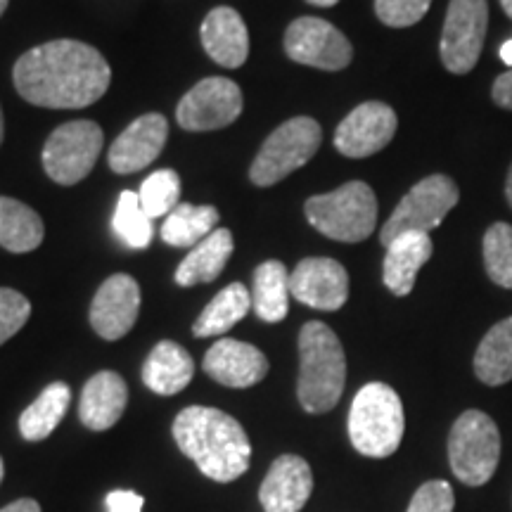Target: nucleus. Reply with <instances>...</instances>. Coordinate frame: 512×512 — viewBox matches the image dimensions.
Listing matches in <instances>:
<instances>
[{"label":"nucleus","mask_w":512,"mask_h":512,"mask_svg":"<svg viewBox=\"0 0 512 512\" xmlns=\"http://www.w3.org/2000/svg\"><path fill=\"white\" fill-rule=\"evenodd\" d=\"M15 86L24 100L50 110H81L107 93L112 69L100 50L72 38L48 41L19 57Z\"/></svg>","instance_id":"f257e3e1"},{"label":"nucleus","mask_w":512,"mask_h":512,"mask_svg":"<svg viewBox=\"0 0 512 512\" xmlns=\"http://www.w3.org/2000/svg\"><path fill=\"white\" fill-rule=\"evenodd\" d=\"M174 439L183 456L214 482H235L249 470L252 444L245 427L219 408H183L174 420Z\"/></svg>","instance_id":"f03ea898"},{"label":"nucleus","mask_w":512,"mask_h":512,"mask_svg":"<svg viewBox=\"0 0 512 512\" xmlns=\"http://www.w3.org/2000/svg\"><path fill=\"white\" fill-rule=\"evenodd\" d=\"M347 382V356L342 342L320 320L299 332V403L306 413H328L342 399Z\"/></svg>","instance_id":"7ed1b4c3"},{"label":"nucleus","mask_w":512,"mask_h":512,"mask_svg":"<svg viewBox=\"0 0 512 512\" xmlns=\"http://www.w3.org/2000/svg\"><path fill=\"white\" fill-rule=\"evenodd\" d=\"M406 418L399 394L389 384L370 382L354 396L349 439L361 456L387 458L401 446Z\"/></svg>","instance_id":"20e7f679"},{"label":"nucleus","mask_w":512,"mask_h":512,"mask_svg":"<svg viewBox=\"0 0 512 512\" xmlns=\"http://www.w3.org/2000/svg\"><path fill=\"white\" fill-rule=\"evenodd\" d=\"M304 214L325 238L363 242L377 226V197L368 183L351 181L325 195L309 197Z\"/></svg>","instance_id":"39448f33"},{"label":"nucleus","mask_w":512,"mask_h":512,"mask_svg":"<svg viewBox=\"0 0 512 512\" xmlns=\"http://www.w3.org/2000/svg\"><path fill=\"white\" fill-rule=\"evenodd\" d=\"M501 460V432L482 411H465L448 434V463L467 486H482L494 477Z\"/></svg>","instance_id":"423d86ee"},{"label":"nucleus","mask_w":512,"mask_h":512,"mask_svg":"<svg viewBox=\"0 0 512 512\" xmlns=\"http://www.w3.org/2000/svg\"><path fill=\"white\" fill-rule=\"evenodd\" d=\"M320 143H323V131H320L316 119H287L266 138L252 169H249V178L259 188H271V185L290 176L292 171L309 164L318 152Z\"/></svg>","instance_id":"0eeeda50"},{"label":"nucleus","mask_w":512,"mask_h":512,"mask_svg":"<svg viewBox=\"0 0 512 512\" xmlns=\"http://www.w3.org/2000/svg\"><path fill=\"white\" fill-rule=\"evenodd\" d=\"M460 200L458 183L451 176L434 174L422 178L403 195L396 209L380 230V242L384 247L403 233H427L441 226L446 214Z\"/></svg>","instance_id":"6e6552de"},{"label":"nucleus","mask_w":512,"mask_h":512,"mask_svg":"<svg viewBox=\"0 0 512 512\" xmlns=\"http://www.w3.org/2000/svg\"><path fill=\"white\" fill-rule=\"evenodd\" d=\"M105 136L95 121H69L57 126L43 147V169L57 185H76L93 171Z\"/></svg>","instance_id":"1a4fd4ad"},{"label":"nucleus","mask_w":512,"mask_h":512,"mask_svg":"<svg viewBox=\"0 0 512 512\" xmlns=\"http://www.w3.org/2000/svg\"><path fill=\"white\" fill-rule=\"evenodd\" d=\"M486 29H489L486 0H451L448 3L439 43V55L446 72L463 76L477 67Z\"/></svg>","instance_id":"9d476101"},{"label":"nucleus","mask_w":512,"mask_h":512,"mask_svg":"<svg viewBox=\"0 0 512 512\" xmlns=\"http://www.w3.org/2000/svg\"><path fill=\"white\" fill-rule=\"evenodd\" d=\"M285 53L304 67L339 72L354 60L349 38L320 17H299L285 31Z\"/></svg>","instance_id":"9b49d317"},{"label":"nucleus","mask_w":512,"mask_h":512,"mask_svg":"<svg viewBox=\"0 0 512 512\" xmlns=\"http://www.w3.org/2000/svg\"><path fill=\"white\" fill-rule=\"evenodd\" d=\"M242 114V91L223 76L202 79L178 102L176 119L185 131H216L233 124Z\"/></svg>","instance_id":"f8f14e48"},{"label":"nucleus","mask_w":512,"mask_h":512,"mask_svg":"<svg viewBox=\"0 0 512 512\" xmlns=\"http://www.w3.org/2000/svg\"><path fill=\"white\" fill-rule=\"evenodd\" d=\"M399 128L396 112L384 102H363L351 110L335 131V147L339 155L349 159L373 157L392 143Z\"/></svg>","instance_id":"ddd939ff"},{"label":"nucleus","mask_w":512,"mask_h":512,"mask_svg":"<svg viewBox=\"0 0 512 512\" xmlns=\"http://www.w3.org/2000/svg\"><path fill=\"white\" fill-rule=\"evenodd\" d=\"M290 294L318 311H339L349 299V273L339 261L311 256L290 273Z\"/></svg>","instance_id":"4468645a"},{"label":"nucleus","mask_w":512,"mask_h":512,"mask_svg":"<svg viewBox=\"0 0 512 512\" xmlns=\"http://www.w3.org/2000/svg\"><path fill=\"white\" fill-rule=\"evenodd\" d=\"M140 313V285L131 275L117 273L95 292L91 304V325L102 339L117 342L131 332Z\"/></svg>","instance_id":"2eb2a0df"},{"label":"nucleus","mask_w":512,"mask_h":512,"mask_svg":"<svg viewBox=\"0 0 512 512\" xmlns=\"http://www.w3.org/2000/svg\"><path fill=\"white\" fill-rule=\"evenodd\" d=\"M166 138H169V124L162 114L150 112L128 124L119 138L110 147V166L114 174H136L145 169L162 155Z\"/></svg>","instance_id":"dca6fc26"},{"label":"nucleus","mask_w":512,"mask_h":512,"mask_svg":"<svg viewBox=\"0 0 512 512\" xmlns=\"http://www.w3.org/2000/svg\"><path fill=\"white\" fill-rule=\"evenodd\" d=\"M204 373L223 387L247 389L268 375V358L240 339H219L204 356Z\"/></svg>","instance_id":"f3484780"},{"label":"nucleus","mask_w":512,"mask_h":512,"mask_svg":"<svg viewBox=\"0 0 512 512\" xmlns=\"http://www.w3.org/2000/svg\"><path fill=\"white\" fill-rule=\"evenodd\" d=\"M313 472L299 456H280L259 489L266 512H299L311 498Z\"/></svg>","instance_id":"a211bd4d"},{"label":"nucleus","mask_w":512,"mask_h":512,"mask_svg":"<svg viewBox=\"0 0 512 512\" xmlns=\"http://www.w3.org/2000/svg\"><path fill=\"white\" fill-rule=\"evenodd\" d=\"M202 46L216 64L238 69L249 57V34L245 19L233 8H214L200 27Z\"/></svg>","instance_id":"6ab92c4d"},{"label":"nucleus","mask_w":512,"mask_h":512,"mask_svg":"<svg viewBox=\"0 0 512 512\" xmlns=\"http://www.w3.org/2000/svg\"><path fill=\"white\" fill-rule=\"evenodd\" d=\"M128 387L124 377L114 370L95 373L86 382L79 401V418L88 430L105 432L119 422L126 411Z\"/></svg>","instance_id":"aec40b11"},{"label":"nucleus","mask_w":512,"mask_h":512,"mask_svg":"<svg viewBox=\"0 0 512 512\" xmlns=\"http://www.w3.org/2000/svg\"><path fill=\"white\" fill-rule=\"evenodd\" d=\"M434 245L427 233H403L387 245L382 280L396 297H408L418 280L420 268L432 259Z\"/></svg>","instance_id":"412c9836"},{"label":"nucleus","mask_w":512,"mask_h":512,"mask_svg":"<svg viewBox=\"0 0 512 512\" xmlns=\"http://www.w3.org/2000/svg\"><path fill=\"white\" fill-rule=\"evenodd\" d=\"M195 375V361L181 344L164 339L147 356L143 382L150 392L159 396H174L188 387Z\"/></svg>","instance_id":"4be33fe9"},{"label":"nucleus","mask_w":512,"mask_h":512,"mask_svg":"<svg viewBox=\"0 0 512 512\" xmlns=\"http://www.w3.org/2000/svg\"><path fill=\"white\" fill-rule=\"evenodd\" d=\"M233 247V233L226 228H216L200 245L192 247L190 254L181 261V266L176 268V283L181 287H192L216 280L226 268Z\"/></svg>","instance_id":"5701e85b"},{"label":"nucleus","mask_w":512,"mask_h":512,"mask_svg":"<svg viewBox=\"0 0 512 512\" xmlns=\"http://www.w3.org/2000/svg\"><path fill=\"white\" fill-rule=\"evenodd\" d=\"M46 226L24 202L0 197V247L12 254H27L41 247Z\"/></svg>","instance_id":"b1692460"},{"label":"nucleus","mask_w":512,"mask_h":512,"mask_svg":"<svg viewBox=\"0 0 512 512\" xmlns=\"http://www.w3.org/2000/svg\"><path fill=\"white\" fill-rule=\"evenodd\" d=\"M252 309V294L242 283H230L216 294L192 325L195 337L226 335L230 328L240 323Z\"/></svg>","instance_id":"393cba45"},{"label":"nucleus","mask_w":512,"mask_h":512,"mask_svg":"<svg viewBox=\"0 0 512 512\" xmlns=\"http://www.w3.org/2000/svg\"><path fill=\"white\" fill-rule=\"evenodd\" d=\"M290 273L280 261H266L254 271L252 309L266 323H280L290 311Z\"/></svg>","instance_id":"a878e982"},{"label":"nucleus","mask_w":512,"mask_h":512,"mask_svg":"<svg viewBox=\"0 0 512 512\" xmlns=\"http://www.w3.org/2000/svg\"><path fill=\"white\" fill-rule=\"evenodd\" d=\"M475 375L489 387H501L512 380V316L496 323L479 342Z\"/></svg>","instance_id":"bb28decb"},{"label":"nucleus","mask_w":512,"mask_h":512,"mask_svg":"<svg viewBox=\"0 0 512 512\" xmlns=\"http://www.w3.org/2000/svg\"><path fill=\"white\" fill-rule=\"evenodd\" d=\"M72 403V389L64 382H53L31 403L19 418V432L27 441H43L57 430Z\"/></svg>","instance_id":"cd10ccee"},{"label":"nucleus","mask_w":512,"mask_h":512,"mask_svg":"<svg viewBox=\"0 0 512 512\" xmlns=\"http://www.w3.org/2000/svg\"><path fill=\"white\" fill-rule=\"evenodd\" d=\"M219 223V209L211 204H178V207L166 216L162 226V240L171 247H195L216 230Z\"/></svg>","instance_id":"c85d7f7f"},{"label":"nucleus","mask_w":512,"mask_h":512,"mask_svg":"<svg viewBox=\"0 0 512 512\" xmlns=\"http://www.w3.org/2000/svg\"><path fill=\"white\" fill-rule=\"evenodd\" d=\"M114 233L131 249H145L152 242V219L145 214L138 192H121L112 219Z\"/></svg>","instance_id":"c756f323"},{"label":"nucleus","mask_w":512,"mask_h":512,"mask_svg":"<svg viewBox=\"0 0 512 512\" xmlns=\"http://www.w3.org/2000/svg\"><path fill=\"white\" fill-rule=\"evenodd\" d=\"M484 268L491 283L512 290V226L498 221L484 233Z\"/></svg>","instance_id":"7c9ffc66"},{"label":"nucleus","mask_w":512,"mask_h":512,"mask_svg":"<svg viewBox=\"0 0 512 512\" xmlns=\"http://www.w3.org/2000/svg\"><path fill=\"white\" fill-rule=\"evenodd\" d=\"M138 197L150 219L169 216L181 204L178 202L181 200V176L174 169L155 171V174L147 176L143 185H140Z\"/></svg>","instance_id":"2f4dec72"},{"label":"nucleus","mask_w":512,"mask_h":512,"mask_svg":"<svg viewBox=\"0 0 512 512\" xmlns=\"http://www.w3.org/2000/svg\"><path fill=\"white\" fill-rule=\"evenodd\" d=\"M432 0H375V15L392 29H406L418 24L430 12Z\"/></svg>","instance_id":"473e14b6"},{"label":"nucleus","mask_w":512,"mask_h":512,"mask_svg":"<svg viewBox=\"0 0 512 512\" xmlns=\"http://www.w3.org/2000/svg\"><path fill=\"white\" fill-rule=\"evenodd\" d=\"M31 316V304L22 292L0 287V344L15 337L27 325Z\"/></svg>","instance_id":"72a5a7b5"},{"label":"nucleus","mask_w":512,"mask_h":512,"mask_svg":"<svg viewBox=\"0 0 512 512\" xmlns=\"http://www.w3.org/2000/svg\"><path fill=\"white\" fill-rule=\"evenodd\" d=\"M453 508H456V496H453L451 484L434 479L415 491L406 512H453Z\"/></svg>","instance_id":"f704fd0d"},{"label":"nucleus","mask_w":512,"mask_h":512,"mask_svg":"<svg viewBox=\"0 0 512 512\" xmlns=\"http://www.w3.org/2000/svg\"><path fill=\"white\" fill-rule=\"evenodd\" d=\"M107 510L110 512H143V505H145V498L136 494V491H112L110 496H107Z\"/></svg>","instance_id":"c9c22d12"},{"label":"nucleus","mask_w":512,"mask_h":512,"mask_svg":"<svg viewBox=\"0 0 512 512\" xmlns=\"http://www.w3.org/2000/svg\"><path fill=\"white\" fill-rule=\"evenodd\" d=\"M491 100L496 102L501 110L512 112V69L503 72L491 86Z\"/></svg>","instance_id":"e433bc0d"},{"label":"nucleus","mask_w":512,"mask_h":512,"mask_svg":"<svg viewBox=\"0 0 512 512\" xmlns=\"http://www.w3.org/2000/svg\"><path fill=\"white\" fill-rule=\"evenodd\" d=\"M0 512H41V505L34 498H19V501L5 505Z\"/></svg>","instance_id":"4c0bfd02"},{"label":"nucleus","mask_w":512,"mask_h":512,"mask_svg":"<svg viewBox=\"0 0 512 512\" xmlns=\"http://www.w3.org/2000/svg\"><path fill=\"white\" fill-rule=\"evenodd\" d=\"M501 60H503L505 67L512 69V38H510V41H505L501 46Z\"/></svg>","instance_id":"58836bf2"},{"label":"nucleus","mask_w":512,"mask_h":512,"mask_svg":"<svg viewBox=\"0 0 512 512\" xmlns=\"http://www.w3.org/2000/svg\"><path fill=\"white\" fill-rule=\"evenodd\" d=\"M505 200H508L510 209H512V162H510L508 176H505Z\"/></svg>","instance_id":"ea45409f"},{"label":"nucleus","mask_w":512,"mask_h":512,"mask_svg":"<svg viewBox=\"0 0 512 512\" xmlns=\"http://www.w3.org/2000/svg\"><path fill=\"white\" fill-rule=\"evenodd\" d=\"M306 3L316 5V8H332V5H337L339 0H306Z\"/></svg>","instance_id":"a19ab883"},{"label":"nucleus","mask_w":512,"mask_h":512,"mask_svg":"<svg viewBox=\"0 0 512 512\" xmlns=\"http://www.w3.org/2000/svg\"><path fill=\"white\" fill-rule=\"evenodd\" d=\"M501 8H503L505 15L512 19V0H501Z\"/></svg>","instance_id":"79ce46f5"},{"label":"nucleus","mask_w":512,"mask_h":512,"mask_svg":"<svg viewBox=\"0 0 512 512\" xmlns=\"http://www.w3.org/2000/svg\"><path fill=\"white\" fill-rule=\"evenodd\" d=\"M3 133H5V124H3V110H0V143H3Z\"/></svg>","instance_id":"37998d69"},{"label":"nucleus","mask_w":512,"mask_h":512,"mask_svg":"<svg viewBox=\"0 0 512 512\" xmlns=\"http://www.w3.org/2000/svg\"><path fill=\"white\" fill-rule=\"evenodd\" d=\"M8 3H10V0H0V17H3V12L8 10Z\"/></svg>","instance_id":"c03bdc74"},{"label":"nucleus","mask_w":512,"mask_h":512,"mask_svg":"<svg viewBox=\"0 0 512 512\" xmlns=\"http://www.w3.org/2000/svg\"><path fill=\"white\" fill-rule=\"evenodd\" d=\"M3 475H5V465H3V458H0V482H3Z\"/></svg>","instance_id":"a18cd8bd"}]
</instances>
